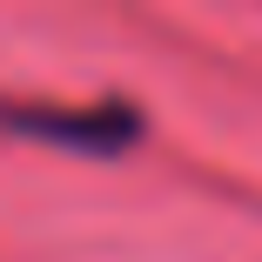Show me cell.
Here are the masks:
<instances>
[{
	"label": "cell",
	"instance_id": "6da1fadb",
	"mask_svg": "<svg viewBox=\"0 0 262 262\" xmlns=\"http://www.w3.org/2000/svg\"><path fill=\"white\" fill-rule=\"evenodd\" d=\"M0 128L14 135H47V141H81V148H115L135 135V115L121 108V101H108V108L94 115H54V108H0Z\"/></svg>",
	"mask_w": 262,
	"mask_h": 262
}]
</instances>
